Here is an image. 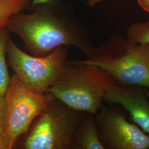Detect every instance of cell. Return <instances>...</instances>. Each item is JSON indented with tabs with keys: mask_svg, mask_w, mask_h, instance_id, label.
Returning a JSON list of instances; mask_svg holds the SVG:
<instances>
[{
	"mask_svg": "<svg viewBox=\"0 0 149 149\" xmlns=\"http://www.w3.org/2000/svg\"><path fill=\"white\" fill-rule=\"evenodd\" d=\"M64 5L30 7V12L14 15L5 27L21 39L24 49L33 56L42 57L56 48L74 46L89 58L95 47L88 32Z\"/></svg>",
	"mask_w": 149,
	"mask_h": 149,
	"instance_id": "6da1fadb",
	"label": "cell"
},
{
	"mask_svg": "<svg viewBox=\"0 0 149 149\" xmlns=\"http://www.w3.org/2000/svg\"><path fill=\"white\" fill-rule=\"evenodd\" d=\"M115 83L97 65L67 60L58 80L47 92L74 110L96 115L103 106L107 91Z\"/></svg>",
	"mask_w": 149,
	"mask_h": 149,
	"instance_id": "7a4b0ae2",
	"label": "cell"
},
{
	"mask_svg": "<svg viewBox=\"0 0 149 149\" xmlns=\"http://www.w3.org/2000/svg\"><path fill=\"white\" fill-rule=\"evenodd\" d=\"M84 63L105 70L118 85L149 89V45L114 35L94 49Z\"/></svg>",
	"mask_w": 149,
	"mask_h": 149,
	"instance_id": "3957f363",
	"label": "cell"
},
{
	"mask_svg": "<svg viewBox=\"0 0 149 149\" xmlns=\"http://www.w3.org/2000/svg\"><path fill=\"white\" fill-rule=\"evenodd\" d=\"M85 113L55 97L33 123L22 148L72 149L75 129Z\"/></svg>",
	"mask_w": 149,
	"mask_h": 149,
	"instance_id": "277c9868",
	"label": "cell"
},
{
	"mask_svg": "<svg viewBox=\"0 0 149 149\" xmlns=\"http://www.w3.org/2000/svg\"><path fill=\"white\" fill-rule=\"evenodd\" d=\"M6 55L8 65L22 83L32 92L44 94L60 76L68 52L60 47L46 56H35L21 50L9 37Z\"/></svg>",
	"mask_w": 149,
	"mask_h": 149,
	"instance_id": "5b68a950",
	"label": "cell"
},
{
	"mask_svg": "<svg viewBox=\"0 0 149 149\" xmlns=\"http://www.w3.org/2000/svg\"><path fill=\"white\" fill-rule=\"evenodd\" d=\"M5 98L7 112L4 134L11 149L18 138L27 133L34 120L55 97L49 92L39 94L32 92L14 74L11 77Z\"/></svg>",
	"mask_w": 149,
	"mask_h": 149,
	"instance_id": "8992f818",
	"label": "cell"
},
{
	"mask_svg": "<svg viewBox=\"0 0 149 149\" xmlns=\"http://www.w3.org/2000/svg\"><path fill=\"white\" fill-rule=\"evenodd\" d=\"M105 149H149V135L132 121L120 106H102L95 115Z\"/></svg>",
	"mask_w": 149,
	"mask_h": 149,
	"instance_id": "52a82bcc",
	"label": "cell"
},
{
	"mask_svg": "<svg viewBox=\"0 0 149 149\" xmlns=\"http://www.w3.org/2000/svg\"><path fill=\"white\" fill-rule=\"evenodd\" d=\"M104 101L122 107L128 112L131 121L149 135V96L147 88L115 83L107 91Z\"/></svg>",
	"mask_w": 149,
	"mask_h": 149,
	"instance_id": "ba28073f",
	"label": "cell"
},
{
	"mask_svg": "<svg viewBox=\"0 0 149 149\" xmlns=\"http://www.w3.org/2000/svg\"><path fill=\"white\" fill-rule=\"evenodd\" d=\"M72 149H105L99 137L95 114L85 113L75 129Z\"/></svg>",
	"mask_w": 149,
	"mask_h": 149,
	"instance_id": "9c48e42d",
	"label": "cell"
},
{
	"mask_svg": "<svg viewBox=\"0 0 149 149\" xmlns=\"http://www.w3.org/2000/svg\"><path fill=\"white\" fill-rule=\"evenodd\" d=\"M8 32L5 27L0 28V95L5 96L10 84V76L7 65L6 48L8 38Z\"/></svg>",
	"mask_w": 149,
	"mask_h": 149,
	"instance_id": "30bf717a",
	"label": "cell"
},
{
	"mask_svg": "<svg viewBox=\"0 0 149 149\" xmlns=\"http://www.w3.org/2000/svg\"><path fill=\"white\" fill-rule=\"evenodd\" d=\"M31 0H0V28L5 27L11 17L29 8Z\"/></svg>",
	"mask_w": 149,
	"mask_h": 149,
	"instance_id": "8fae6325",
	"label": "cell"
},
{
	"mask_svg": "<svg viewBox=\"0 0 149 149\" xmlns=\"http://www.w3.org/2000/svg\"><path fill=\"white\" fill-rule=\"evenodd\" d=\"M127 35L128 39L133 42L149 45V20L133 24L128 28Z\"/></svg>",
	"mask_w": 149,
	"mask_h": 149,
	"instance_id": "7c38bea8",
	"label": "cell"
},
{
	"mask_svg": "<svg viewBox=\"0 0 149 149\" xmlns=\"http://www.w3.org/2000/svg\"><path fill=\"white\" fill-rule=\"evenodd\" d=\"M7 107L5 96L0 95V134L5 133Z\"/></svg>",
	"mask_w": 149,
	"mask_h": 149,
	"instance_id": "4fadbf2b",
	"label": "cell"
},
{
	"mask_svg": "<svg viewBox=\"0 0 149 149\" xmlns=\"http://www.w3.org/2000/svg\"><path fill=\"white\" fill-rule=\"evenodd\" d=\"M69 0H31V5L30 7L33 6L42 4H60L64 3ZM30 8V7H29Z\"/></svg>",
	"mask_w": 149,
	"mask_h": 149,
	"instance_id": "5bb4252c",
	"label": "cell"
},
{
	"mask_svg": "<svg viewBox=\"0 0 149 149\" xmlns=\"http://www.w3.org/2000/svg\"><path fill=\"white\" fill-rule=\"evenodd\" d=\"M0 149H11L9 141L5 134H0Z\"/></svg>",
	"mask_w": 149,
	"mask_h": 149,
	"instance_id": "9a60e30c",
	"label": "cell"
},
{
	"mask_svg": "<svg viewBox=\"0 0 149 149\" xmlns=\"http://www.w3.org/2000/svg\"><path fill=\"white\" fill-rule=\"evenodd\" d=\"M139 5L149 15V0H137Z\"/></svg>",
	"mask_w": 149,
	"mask_h": 149,
	"instance_id": "2e32d148",
	"label": "cell"
},
{
	"mask_svg": "<svg viewBox=\"0 0 149 149\" xmlns=\"http://www.w3.org/2000/svg\"><path fill=\"white\" fill-rule=\"evenodd\" d=\"M102 1L103 0H88V5L91 7H93Z\"/></svg>",
	"mask_w": 149,
	"mask_h": 149,
	"instance_id": "e0dca14e",
	"label": "cell"
},
{
	"mask_svg": "<svg viewBox=\"0 0 149 149\" xmlns=\"http://www.w3.org/2000/svg\"><path fill=\"white\" fill-rule=\"evenodd\" d=\"M148 95L149 96V89H148Z\"/></svg>",
	"mask_w": 149,
	"mask_h": 149,
	"instance_id": "ac0fdd59",
	"label": "cell"
}]
</instances>
